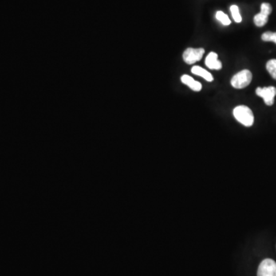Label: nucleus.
Instances as JSON below:
<instances>
[{
    "instance_id": "2",
    "label": "nucleus",
    "mask_w": 276,
    "mask_h": 276,
    "mask_svg": "<svg viewBox=\"0 0 276 276\" xmlns=\"http://www.w3.org/2000/svg\"><path fill=\"white\" fill-rule=\"evenodd\" d=\"M253 75L249 70H242L233 76L231 80L232 86L237 89L246 88L251 83Z\"/></svg>"
},
{
    "instance_id": "6",
    "label": "nucleus",
    "mask_w": 276,
    "mask_h": 276,
    "mask_svg": "<svg viewBox=\"0 0 276 276\" xmlns=\"http://www.w3.org/2000/svg\"><path fill=\"white\" fill-rule=\"evenodd\" d=\"M205 64L210 69L214 70H220L222 68V63L218 59V55L215 52H210L206 57Z\"/></svg>"
},
{
    "instance_id": "14",
    "label": "nucleus",
    "mask_w": 276,
    "mask_h": 276,
    "mask_svg": "<svg viewBox=\"0 0 276 276\" xmlns=\"http://www.w3.org/2000/svg\"><path fill=\"white\" fill-rule=\"evenodd\" d=\"M272 11H273V8L271 6L270 4L266 3V2H264V3L262 4V6H261V13L269 16L272 13Z\"/></svg>"
},
{
    "instance_id": "13",
    "label": "nucleus",
    "mask_w": 276,
    "mask_h": 276,
    "mask_svg": "<svg viewBox=\"0 0 276 276\" xmlns=\"http://www.w3.org/2000/svg\"><path fill=\"white\" fill-rule=\"evenodd\" d=\"M262 39L264 41H273L276 44V33L266 32L262 34Z\"/></svg>"
},
{
    "instance_id": "8",
    "label": "nucleus",
    "mask_w": 276,
    "mask_h": 276,
    "mask_svg": "<svg viewBox=\"0 0 276 276\" xmlns=\"http://www.w3.org/2000/svg\"><path fill=\"white\" fill-rule=\"evenodd\" d=\"M191 72L194 75H197V76H200V77L203 78L205 80L208 81H214V77L212 76L210 72H207V71L205 70L204 68H201L199 66H194L191 69Z\"/></svg>"
},
{
    "instance_id": "9",
    "label": "nucleus",
    "mask_w": 276,
    "mask_h": 276,
    "mask_svg": "<svg viewBox=\"0 0 276 276\" xmlns=\"http://www.w3.org/2000/svg\"><path fill=\"white\" fill-rule=\"evenodd\" d=\"M269 20V16L264 14L260 12L258 14L256 15L254 17V22L258 27H262L267 23Z\"/></svg>"
},
{
    "instance_id": "1",
    "label": "nucleus",
    "mask_w": 276,
    "mask_h": 276,
    "mask_svg": "<svg viewBox=\"0 0 276 276\" xmlns=\"http://www.w3.org/2000/svg\"><path fill=\"white\" fill-rule=\"evenodd\" d=\"M233 115L239 123L246 127H251L254 123L253 111L247 106H238L233 110Z\"/></svg>"
},
{
    "instance_id": "5",
    "label": "nucleus",
    "mask_w": 276,
    "mask_h": 276,
    "mask_svg": "<svg viewBox=\"0 0 276 276\" xmlns=\"http://www.w3.org/2000/svg\"><path fill=\"white\" fill-rule=\"evenodd\" d=\"M256 93L259 97L263 99L265 104L272 106L274 104L275 97L276 95V88L273 86L265 88H257Z\"/></svg>"
},
{
    "instance_id": "10",
    "label": "nucleus",
    "mask_w": 276,
    "mask_h": 276,
    "mask_svg": "<svg viewBox=\"0 0 276 276\" xmlns=\"http://www.w3.org/2000/svg\"><path fill=\"white\" fill-rule=\"evenodd\" d=\"M266 69L270 76L276 80V59L269 60L266 64Z\"/></svg>"
},
{
    "instance_id": "3",
    "label": "nucleus",
    "mask_w": 276,
    "mask_h": 276,
    "mask_svg": "<svg viewBox=\"0 0 276 276\" xmlns=\"http://www.w3.org/2000/svg\"><path fill=\"white\" fill-rule=\"evenodd\" d=\"M257 276H276V262L274 260L264 259L258 266Z\"/></svg>"
},
{
    "instance_id": "12",
    "label": "nucleus",
    "mask_w": 276,
    "mask_h": 276,
    "mask_svg": "<svg viewBox=\"0 0 276 276\" xmlns=\"http://www.w3.org/2000/svg\"><path fill=\"white\" fill-rule=\"evenodd\" d=\"M230 11H231L232 16H233V20H235V22L237 23L242 22V17L239 13V9L236 5H233L230 7Z\"/></svg>"
},
{
    "instance_id": "4",
    "label": "nucleus",
    "mask_w": 276,
    "mask_h": 276,
    "mask_svg": "<svg viewBox=\"0 0 276 276\" xmlns=\"http://www.w3.org/2000/svg\"><path fill=\"white\" fill-rule=\"evenodd\" d=\"M205 50L203 49H193L189 48L183 52V58L185 62L189 65H192L197 61H200L204 55Z\"/></svg>"
},
{
    "instance_id": "7",
    "label": "nucleus",
    "mask_w": 276,
    "mask_h": 276,
    "mask_svg": "<svg viewBox=\"0 0 276 276\" xmlns=\"http://www.w3.org/2000/svg\"><path fill=\"white\" fill-rule=\"evenodd\" d=\"M181 81L183 84H187L189 88L194 90V92H199L202 89V84L199 81H195L192 77L187 75L182 76Z\"/></svg>"
},
{
    "instance_id": "11",
    "label": "nucleus",
    "mask_w": 276,
    "mask_h": 276,
    "mask_svg": "<svg viewBox=\"0 0 276 276\" xmlns=\"http://www.w3.org/2000/svg\"><path fill=\"white\" fill-rule=\"evenodd\" d=\"M216 18L217 20H219V22L224 25H229L231 23L230 19L228 17L227 15L225 14L223 12L218 11L216 14Z\"/></svg>"
}]
</instances>
